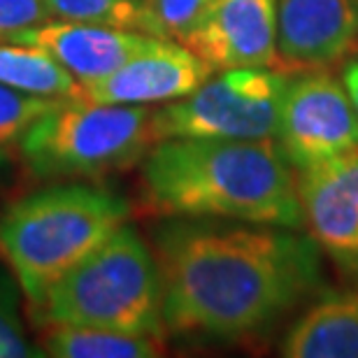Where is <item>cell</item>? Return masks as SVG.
Returning a JSON list of instances; mask_svg holds the SVG:
<instances>
[{
	"mask_svg": "<svg viewBox=\"0 0 358 358\" xmlns=\"http://www.w3.org/2000/svg\"><path fill=\"white\" fill-rule=\"evenodd\" d=\"M166 333L245 340L324 289L319 245L300 228L173 217L154 233Z\"/></svg>",
	"mask_w": 358,
	"mask_h": 358,
	"instance_id": "1",
	"label": "cell"
},
{
	"mask_svg": "<svg viewBox=\"0 0 358 358\" xmlns=\"http://www.w3.org/2000/svg\"><path fill=\"white\" fill-rule=\"evenodd\" d=\"M140 203L166 219L305 226L296 170L275 140H156L140 161Z\"/></svg>",
	"mask_w": 358,
	"mask_h": 358,
	"instance_id": "2",
	"label": "cell"
},
{
	"mask_svg": "<svg viewBox=\"0 0 358 358\" xmlns=\"http://www.w3.org/2000/svg\"><path fill=\"white\" fill-rule=\"evenodd\" d=\"M117 193L59 184L28 193L0 214V256L35 310L45 293L128 221Z\"/></svg>",
	"mask_w": 358,
	"mask_h": 358,
	"instance_id": "3",
	"label": "cell"
},
{
	"mask_svg": "<svg viewBox=\"0 0 358 358\" xmlns=\"http://www.w3.org/2000/svg\"><path fill=\"white\" fill-rule=\"evenodd\" d=\"M33 317L40 326H96L163 338L161 279L154 249L126 221L45 293Z\"/></svg>",
	"mask_w": 358,
	"mask_h": 358,
	"instance_id": "4",
	"label": "cell"
},
{
	"mask_svg": "<svg viewBox=\"0 0 358 358\" xmlns=\"http://www.w3.org/2000/svg\"><path fill=\"white\" fill-rule=\"evenodd\" d=\"M152 105H105L61 98L19 140V154L35 177L103 179L145 159L154 145Z\"/></svg>",
	"mask_w": 358,
	"mask_h": 358,
	"instance_id": "5",
	"label": "cell"
},
{
	"mask_svg": "<svg viewBox=\"0 0 358 358\" xmlns=\"http://www.w3.org/2000/svg\"><path fill=\"white\" fill-rule=\"evenodd\" d=\"M289 75L277 68L221 70L189 96L154 110V138L275 140Z\"/></svg>",
	"mask_w": 358,
	"mask_h": 358,
	"instance_id": "6",
	"label": "cell"
},
{
	"mask_svg": "<svg viewBox=\"0 0 358 358\" xmlns=\"http://www.w3.org/2000/svg\"><path fill=\"white\" fill-rule=\"evenodd\" d=\"M275 142L296 173L358 147V114L338 75L319 68L289 77Z\"/></svg>",
	"mask_w": 358,
	"mask_h": 358,
	"instance_id": "7",
	"label": "cell"
},
{
	"mask_svg": "<svg viewBox=\"0 0 358 358\" xmlns=\"http://www.w3.org/2000/svg\"><path fill=\"white\" fill-rule=\"evenodd\" d=\"M182 45L214 73L277 68V0H214Z\"/></svg>",
	"mask_w": 358,
	"mask_h": 358,
	"instance_id": "8",
	"label": "cell"
},
{
	"mask_svg": "<svg viewBox=\"0 0 358 358\" xmlns=\"http://www.w3.org/2000/svg\"><path fill=\"white\" fill-rule=\"evenodd\" d=\"M214 70L177 40H156L98 80L77 82V98L105 105H163L189 96Z\"/></svg>",
	"mask_w": 358,
	"mask_h": 358,
	"instance_id": "9",
	"label": "cell"
},
{
	"mask_svg": "<svg viewBox=\"0 0 358 358\" xmlns=\"http://www.w3.org/2000/svg\"><path fill=\"white\" fill-rule=\"evenodd\" d=\"M356 40V0H277L279 70L328 68L352 52Z\"/></svg>",
	"mask_w": 358,
	"mask_h": 358,
	"instance_id": "10",
	"label": "cell"
},
{
	"mask_svg": "<svg viewBox=\"0 0 358 358\" xmlns=\"http://www.w3.org/2000/svg\"><path fill=\"white\" fill-rule=\"evenodd\" d=\"M156 40L161 38L110 26L49 19L45 24L31 26L12 35L7 42L38 47L54 61H59L77 82H87L117 70L121 63L142 54Z\"/></svg>",
	"mask_w": 358,
	"mask_h": 358,
	"instance_id": "11",
	"label": "cell"
},
{
	"mask_svg": "<svg viewBox=\"0 0 358 358\" xmlns=\"http://www.w3.org/2000/svg\"><path fill=\"white\" fill-rule=\"evenodd\" d=\"M296 186L305 226L319 249L358 272V200L321 166L298 170Z\"/></svg>",
	"mask_w": 358,
	"mask_h": 358,
	"instance_id": "12",
	"label": "cell"
},
{
	"mask_svg": "<svg viewBox=\"0 0 358 358\" xmlns=\"http://www.w3.org/2000/svg\"><path fill=\"white\" fill-rule=\"evenodd\" d=\"M286 358H358V289L328 293L312 303L286 331Z\"/></svg>",
	"mask_w": 358,
	"mask_h": 358,
	"instance_id": "13",
	"label": "cell"
},
{
	"mask_svg": "<svg viewBox=\"0 0 358 358\" xmlns=\"http://www.w3.org/2000/svg\"><path fill=\"white\" fill-rule=\"evenodd\" d=\"M40 349L54 358H154L166 354L156 335H133L96 326L49 324L40 326Z\"/></svg>",
	"mask_w": 358,
	"mask_h": 358,
	"instance_id": "14",
	"label": "cell"
},
{
	"mask_svg": "<svg viewBox=\"0 0 358 358\" xmlns=\"http://www.w3.org/2000/svg\"><path fill=\"white\" fill-rule=\"evenodd\" d=\"M0 84L42 98L77 96V80L47 52L0 42Z\"/></svg>",
	"mask_w": 358,
	"mask_h": 358,
	"instance_id": "15",
	"label": "cell"
},
{
	"mask_svg": "<svg viewBox=\"0 0 358 358\" xmlns=\"http://www.w3.org/2000/svg\"><path fill=\"white\" fill-rule=\"evenodd\" d=\"M49 17L142 33V0H45Z\"/></svg>",
	"mask_w": 358,
	"mask_h": 358,
	"instance_id": "16",
	"label": "cell"
},
{
	"mask_svg": "<svg viewBox=\"0 0 358 358\" xmlns=\"http://www.w3.org/2000/svg\"><path fill=\"white\" fill-rule=\"evenodd\" d=\"M214 0H142V33L182 40Z\"/></svg>",
	"mask_w": 358,
	"mask_h": 358,
	"instance_id": "17",
	"label": "cell"
},
{
	"mask_svg": "<svg viewBox=\"0 0 358 358\" xmlns=\"http://www.w3.org/2000/svg\"><path fill=\"white\" fill-rule=\"evenodd\" d=\"M59 100L61 98L31 96L0 84V149L19 145L33 121L52 110Z\"/></svg>",
	"mask_w": 358,
	"mask_h": 358,
	"instance_id": "18",
	"label": "cell"
},
{
	"mask_svg": "<svg viewBox=\"0 0 358 358\" xmlns=\"http://www.w3.org/2000/svg\"><path fill=\"white\" fill-rule=\"evenodd\" d=\"M45 356L40 345L28 340L19 317L14 286L0 275V358H33Z\"/></svg>",
	"mask_w": 358,
	"mask_h": 358,
	"instance_id": "19",
	"label": "cell"
},
{
	"mask_svg": "<svg viewBox=\"0 0 358 358\" xmlns=\"http://www.w3.org/2000/svg\"><path fill=\"white\" fill-rule=\"evenodd\" d=\"M49 19L45 0H0V42Z\"/></svg>",
	"mask_w": 358,
	"mask_h": 358,
	"instance_id": "20",
	"label": "cell"
},
{
	"mask_svg": "<svg viewBox=\"0 0 358 358\" xmlns=\"http://www.w3.org/2000/svg\"><path fill=\"white\" fill-rule=\"evenodd\" d=\"M340 80H342V84H345L349 98H352V103H354V110L358 114V56L349 59L345 66H342Z\"/></svg>",
	"mask_w": 358,
	"mask_h": 358,
	"instance_id": "21",
	"label": "cell"
},
{
	"mask_svg": "<svg viewBox=\"0 0 358 358\" xmlns=\"http://www.w3.org/2000/svg\"><path fill=\"white\" fill-rule=\"evenodd\" d=\"M7 163H10V156H7V154H5V149H0V175H3V173H5Z\"/></svg>",
	"mask_w": 358,
	"mask_h": 358,
	"instance_id": "22",
	"label": "cell"
},
{
	"mask_svg": "<svg viewBox=\"0 0 358 358\" xmlns=\"http://www.w3.org/2000/svg\"><path fill=\"white\" fill-rule=\"evenodd\" d=\"M356 3H358V0H356Z\"/></svg>",
	"mask_w": 358,
	"mask_h": 358,
	"instance_id": "23",
	"label": "cell"
}]
</instances>
